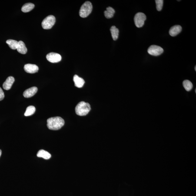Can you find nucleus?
I'll list each match as a JSON object with an SVG mask.
<instances>
[{
    "label": "nucleus",
    "mask_w": 196,
    "mask_h": 196,
    "mask_svg": "<svg viewBox=\"0 0 196 196\" xmlns=\"http://www.w3.org/2000/svg\"><path fill=\"white\" fill-rule=\"evenodd\" d=\"M93 9V6L91 2L87 1L81 6L79 11L80 17L83 18H86L91 13Z\"/></svg>",
    "instance_id": "7ed1b4c3"
},
{
    "label": "nucleus",
    "mask_w": 196,
    "mask_h": 196,
    "mask_svg": "<svg viewBox=\"0 0 196 196\" xmlns=\"http://www.w3.org/2000/svg\"><path fill=\"white\" fill-rule=\"evenodd\" d=\"M182 30V28L179 25H175L171 27L169 30V34L171 36H175L180 32Z\"/></svg>",
    "instance_id": "9b49d317"
},
{
    "label": "nucleus",
    "mask_w": 196,
    "mask_h": 196,
    "mask_svg": "<svg viewBox=\"0 0 196 196\" xmlns=\"http://www.w3.org/2000/svg\"><path fill=\"white\" fill-rule=\"evenodd\" d=\"M47 126L49 129L54 131L58 130L64 125L63 119L60 117H51L47 120Z\"/></svg>",
    "instance_id": "f257e3e1"
},
{
    "label": "nucleus",
    "mask_w": 196,
    "mask_h": 196,
    "mask_svg": "<svg viewBox=\"0 0 196 196\" xmlns=\"http://www.w3.org/2000/svg\"><path fill=\"white\" fill-rule=\"evenodd\" d=\"M110 31H111L113 39L114 41L117 40L118 38L119 32V31L118 28H116L115 26H113L111 27V29H110Z\"/></svg>",
    "instance_id": "f3484780"
},
{
    "label": "nucleus",
    "mask_w": 196,
    "mask_h": 196,
    "mask_svg": "<svg viewBox=\"0 0 196 196\" xmlns=\"http://www.w3.org/2000/svg\"><path fill=\"white\" fill-rule=\"evenodd\" d=\"M46 58L49 61L52 63H58L61 60V56L54 52H51L47 54Z\"/></svg>",
    "instance_id": "0eeeda50"
},
{
    "label": "nucleus",
    "mask_w": 196,
    "mask_h": 196,
    "mask_svg": "<svg viewBox=\"0 0 196 196\" xmlns=\"http://www.w3.org/2000/svg\"><path fill=\"white\" fill-rule=\"evenodd\" d=\"M36 109L33 106H30L27 108L26 111L24 113V116H28L33 114L35 113Z\"/></svg>",
    "instance_id": "aec40b11"
},
{
    "label": "nucleus",
    "mask_w": 196,
    "mask_h": 196,
    "mask_svg": "<svg viewBox=\"0 0 196 196\" xmlns=\"http://www.w3.org/2000/svg\"><path fill=\"white\" fill-rule=\"evenodd\" d=\"M5 97V94L2 88L0 87V101H2Z\"/></svg>",
    "instance_id": "4be33fe9"
},
{
    "label": "nucleus",
    "mask_w": 196,
    "mask_h": 196,
    "mask_svg": "<svg viewBox=\"0 0 196 196\" xmlns=\"http://www.w3.org/2000/svg\"><path fill=\"white\" fill-rule=\"evenodd\" d=\"M56 19L53 15H49L45 18L42 21L41 25L43 29H51L55 24Z\"/></svg>",
    "instance_id": "20e7f679"
},
{
    "label": "nucleus",
    "mask_w": 196,
    "mask_h": 196,
    "mask_svg": "<svg viewBox=\"0 0 196 196\" xmlns=\"http://www.w3.org/2000/svg\"><path fill=\"white\" fill-rule=\"evenodd\" d=\"M35 7V5L34 4L30 3H27L23 6L21 8V11L24 12H29L32 10Z\"/></svg>",
    "instance_id": "dca6fc26"
},
{
    "label": "nucleus",
    "mask_w": 196,
    "mask_h": 196,
    "mask_svg": "<svg viewBox=\"0 0 196 196\" xmlns=\"http://www.w3.org/2000/svg\"><path fill=\"white\" fill-rule=\"evenodd\" d=\"M155 1L156 4V8L157 10L161 11L163 8L164 1H163V0H156Z\"/></svg>",
    "instance_id": "412c9836"
},
{
    "label": "nucleus",
    "mask_w": 196,
    "mask_h": 196,
    "mask_svg": "<svg viewBox=\"0 0 196 196\" xmlns=\"http://www.w3.org/2000/svg\"><path fill=\"white\" fill-rule=\"evenodd\" d=\"M24 69L26 72L30 74H34L38 72L39 67L35 64H28L24 66Z\"/></svg>",
    "instance_id": "6e6552de"
},
{
    "label": "nucleus",
    "mask_w": 196,
    "mask_h": 196,
    "mask_svg": "<svg viewBox=\"0 0 196 196\" xmlns=\"http://www.w3.org/2000/svg\"><path fill=\"white\" fill-rule=\"evenodd\" d=\"M146 19V17L144 13L138 12L135 14L134 17V21L135 26L138 28H141L144 25V21Z\"/></svg>",
    "instance_id": "39448f33"
},
{
    "label": "nucleus",
    "mask_w": 196,
    "mask_h": 196,
    "mask_svg": "<svg viewBox=\"0 0 196 196\" xmlns=\"http://www.w3.org/2000/svg\"><path fill=\"white\" fill-rule=\"evenodd\" d=\"M38 91V88L34 87L28 88L24 91L23 95L25 98H30L34 96Z\"/></svg>",
    "instance_id": "1a4fd4ad"
},
{
    "label": "nucleus",
    "mask_w": 196,
    "mask_h": 196,
    "mask_svg": "<svg viewBox=\"0 0 196 196\" xmlns=\"http://www.w3.org/2000/svg\"><path fill=\"white\" fill-rule=\"evenodd\" d=\"M195 71H196V66H195Z\"/></svg>",
    "instance_id": "b1692460"
},
{
    "label": "nucleus",
    "mask_w": 196,
    "mask_h": 196,
    "mask_svg": "<svg viewBox=\"0 0 196 196\" xmlns=\"http://www.w3.org/2000/svg\"><path fill=\"white\" fill-rule=\"evenodd\" d=\"M183 85L187 91H191L193 88V84L188 80H185L183 81Z\"/></svg>",
    "instance_id": "a211bd4d"
},
{
    "label": "nucleus",
    "mask_w": 196,
    "mask_h": 196,
    "mask_svg": "<svg viewBox=\"0 0 196 196\" xmlns=\"http://www.w3.org/2000/svg\"><path fill=\"white\" fill-rule=\"evenodd\" d=\"M115 12V10L113 8L111 7H109L107 8V10L104 11V14L106 18L110 19L113 17Z\"/></svg>",
    "instance_id": "2eb2a0df"
},
{
    "label": "nucleus",
    "mask_w": 196,
    "mask_h": 196,
    "mask_svg": "<svg viewBox=\"0 0 196 196\" xmlns=\"http://www.w3.org/2000/svg\"><path fill=\"white\" fill-rule=\"evenodd\" d=\"M1 154H2V151L1 150H0V157H1Z\"/></svg>",
    "instance_id": "5701e85b"
},
{
    "label": "nucleus",
    "mask_w": 196,
    "mask_h": 196,
    "mask_svg": "<svg viewBox=\"0 0 196 196\" xmlns=\"http://www.w3.org/2000/svg\"><path fill=\"white\" fill-rule=\"evenodd\" d=\"M148 52L151 55L158 56L164 52V50L161 47L156 45H152L148 48Z\"/></svg>",
    "instance_id": "423d86ee"
},
{
    "label": "nucleus",
    "mask_w": 196,
    "mask_h": 196,
    "mask_svg": "<svg viewBox=\"0 0 196 196\" xmlns=\"http://www.w3.org/2000/svg\"><path fill=\"white\" fill-rule=\"evenodd\" d=\"M195 92L196 93V89L195 90Z\"/></svg>",
    "instance_id": "393cba45"
},
{
    "label": "nucleus",
    "mask_w": 196,
    "mask_h": 196,
    "mask_svg": "<svg viewBox=\"0 0 196 196\" xmlns=\"http://www.w3.org/2000/svg\"><path fill=\"white\" fill-rule=\"evenodd\" d=\"M6 43L9 45L10 48L12 49H17L18 45V41H15V40L9 39L6 41Z\"/></svg>",
    "instance_id": "6ab92c4d"
},
{
    "label": "nucleus",
    "mask_w": 196,
    "mask_h": 196,
    "mask_svg": "<svg viewBox=\"0 0 196 196\" xmlns=\"http://www.w3.org/2000/svg\"><path fill=\"white\" fill-rule=\"evenodd\" d=\"M74 81L76 87L81 88L83 86L85 81L83 78H80L78 75H75L74 77Z\"/></svg>",
    "instance_id": "f8f14e48"
},
{
    "label": "nucleus",
    "mask_w": 196,
    "mask_h": 196,
    "mask_svg": "<svg viewBox=\"0 0 196 196\" xmlns=\"http://www.w3.org/2000/svg\"><path fill=\"white\" fill-rule=\"evenodd\" d=\"M91 110L90 104L84 101L78 103L75 108L76 113L77 115L80 116L87 115Z\"/></svg>",
    "instance_id": "f03ea898"
},
{
    "label": "nucleus",
    "mask_w": 196,
    "mask_h": 196,
    "mask_svg": "<svg viewBox=\"0 0 196 196\" xmlns=\"http://www.w3.org/2000/svg\"><path fill=\"white\" fill-rule=\"evenodd\" d=\"M37 156L38 157H41L45 160L49 159L51 157V154L49 153L44 150H41L39 151Z\"/></svg>",
    "instance_id": "4468645a"
},
{
    "label": "nucleus",
    "mask_w": 196,
    "mask_h": 196,
    "mask_svg": "<svg viewBox=\"0 0 196 196\" xmlns=\"http://www.w3.org/2000/svg\"><path fill=\"white\" fill-rule=\"evenodd\" d=\"M14 81H15V79H14V77L12 76L8 77L3 85V87L4 89L6 90L10 89L12 84L14 82Z\"/></svg>",
    "instance_id": "9d476101"
},
{
    "label": "nucleus",
    "mask_w": 196,
    "mask_h": 196,
    "mask_svg": "<svg viewBox=\"0 0 196 196\" xmlns=\"http://www.w3.org/2000/svg\"><path fill=\"white\" fill-rule=\"evenodd\" d=\"M17 50L19 52L22 54H26L28 51V50L25 46V44L21 41H19Z\"/></svg>",
    "instance_id": "ddd939ff"
}]
</instances>
